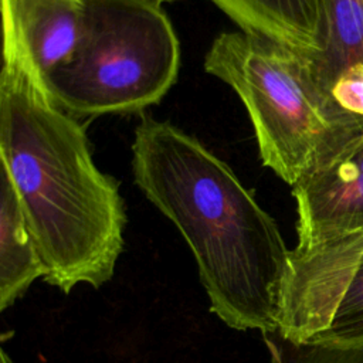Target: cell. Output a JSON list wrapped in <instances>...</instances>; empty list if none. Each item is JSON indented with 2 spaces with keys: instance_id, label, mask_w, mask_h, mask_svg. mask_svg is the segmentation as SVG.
<instances>
[{
  "instance_id": "cell-3",
  "label": "cell",
  "mask_w": 363,
  "mask_h": 363,
  "mask_svg": "<svg viewBox=\"0 0 363 363\" xmlns=\"http://www.w3.org/2000/svg\"><path fill=\"white\" fill-rule=\"evenodd\" d=\"M204 69L242 101L264 166L289 186L363 133V119L323 92L303 54L284 44L224 31L213 40Z\"/></svg>"
},
{
  "instance_id": "cell-6",
  "label": "cell",
  "mask_w": 363,
  "mask_h": 363,
  "mask_svg": "<svg viewBox=\"0 0 363 363\" xmlns=\"http://www.w3.org/2000/svg\"><path fill=\"white\" fill-rule=\"evenodd\" d=\"M3 64L45 79L75 52L88 0H0Z\"/></svg>"
},
{
  "instance_id": "cell-5",
  "label": "cell",
  "mask_w": 363,
  "mask_h": 363,
  "mask_svg": "<svg viewBox=\"0 0 363 363\" xmlns=\"http://www.w3.org/2000/svg\"><path fill=\"white\" fill-rule=\"evenodd\" d=\"M277 330L298 343H363V231L289 251Z\"/></svg>"
},
{
  "instance_id": "cell-1",
  "label": "cell",
  "mask_w": 363,
  "mask_h": 363,
  "mask_svg": "<svg viewBox=\"0 0 363 363\" xmlns=\"http://www.w3.org/2000/svg\"><path fill=\"white\" fill-rule=\"evenodd\" d=\"M132 172L186 240L210 311L235 330H277L291 250L231 167L176 125L143 118Z\"/></svg>"
},
{
  "instance_id": "cell-9",
  "label": "cell",
  "mask_w": 363,
  "mask_h": 363,
  "mask_svg": "<svg viewBox=\"0 0 363 363\" xmlns=\"http://www.w3.org/2000/svg\"><path fill=\"white\" fill-rule=\"evenodd\" d=\"M44 277L43 262L17 193L0 167V311Z\"/></svg>"
},
{
  "instance_id": "cell-7",
  "label": "cell",
  "mask_w": 363,
  "mask_h": 363,
  "mask_svg": "<svg viewBox=\"0 0 363 363\" xmlns=\"http://www.w3.org/2000/svg\"><path fill=\"white\" fill-rule=\"evenodd\" d=\"M292 187L298 245H313L363 231V133Z\"/></svg>"
},
{
  "instance_id": "cell-12",
  "label": "cell",
  "mask_w": 363,
  "mask_h": 363,
  "mask_svg": "<svg viewBox=\"0 0 363 363\" xmlns=\"http://www.w3.org/2000/svg\"><path fill=\"white\" fill-rule=\"evenodd\" d=\"M1 363H13V362H11V359L7 356V353H6V350H4V349L1 350Z\"/></svg>"
},
{
  "instance_id": "cell-2",
  "label": "cell",
  "mask_w": 363,
  "mask_h": 363,
  "mask_svg": "<svg viewBox=\"0 0 363 363\" xmlns=\"http://www.w3.org/2000/svg\"><path fill=\"white\" fill-rule=\"evenodd\" d=\"M0 167L20 200L47 284L69 294L115 274L126 213L116 182L94 162L85 128L27 72L0 75Z\"/></svg>"
},
{
  "instance_id": "cell-13",
  "label": "cell",
  "mask_w": 363,
  "mask_h": 363,
  "mask_svg": "<svg viewBox=\"0 0 363 363\" xmlns=\"http://www.w3.org/2000/svg\"><path fill=\"white\" fill-rule=\"evenodd\" d=\"M153 3H157V4H163V3H169V1H174V0H150Z\"/></svg>"
},
{
  "instance_id": "cell-4",
  "label": "cell",
  "mask_w": 363,
  "mask_h": 363,
  "mask_svg": "<svg viewBox=\"0 0 363 363\" xmlns=\"http://www.w3.org/2000/svg\"><path fill=\"white\" fill-rule=\"evenodd\" d=\"M180 68V44L150 0H88L78 47L44 84L71 115L129 113L157 104Z\"/></svg>"
},
{
  "instance_id": "cell-10",
  "label": "cell",
  "mask_w": 363,
  "mask_h": 363,
  "mask_svg": "<svg viewBox=\"0 0 363 363\" xmlns=\"http://www.w3.org/2000/svg\"><path fill=\"white\" fill-rule=\"evenodd\" d=\"M322 9L323 48L303 57L316 84L329 95L337 79L363 75V0H322Z\"/></svg>"
},
{
  "instance_id": "cell-8",
  "label": "cell",
  "mask_w": 363,
  "mask_h": 363,
  "mask_svg": "<svg viewBox=\"0 0 363 363\" xmlns=\"http://www.w3.org/2000/svg\"><path fill=\"white\" fill-rule=\"evenodd\" d=\"M240 30L284 44L303 55L323 48L322 0H211Z\"/></svg>"
},
{
  "instance_id": "cell-11",
  "label": "cell",
  "mask_w": 363,
  "mask_h": 363,
  "mask_svg": "<svg viewBox=\"0 0 363 363\" xmlns=\"http://www.w3.org/2000/svg\"><path fill=\"white\" fill-rule=\"evenodd\" d=\"M269 363H363V343H298L278 330L264 332Z\"/></svg>"
}]
</instances>
